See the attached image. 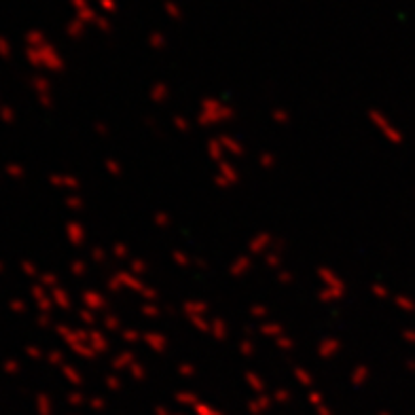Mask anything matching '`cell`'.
<instances>
[{
    "instance_id": "1",
    "label": "cell",
    "mask_w": 415,
    "mask_h": 415,
    "mask_svg": "<svg viewBox=\"0 0 415 415\" xmlns=\"http://www.w3.org/2000/svg\"><path fill=\"white\" fill-rule=\"evenodd\" d=\"M371 117H373V121H375V123H377V127H379V125H382V131H384V134H386V136L390 138V140H392L394 144H401V134H399V131H394V129H390V123H388V121H386V119H384L382 115H377V112H373Z\"/></svg>"
}]
</instances>
